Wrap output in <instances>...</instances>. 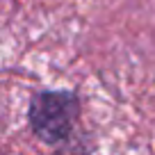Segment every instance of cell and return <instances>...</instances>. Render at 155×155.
<instances>
[{
	"label": "cell",
	"mask_w": 155,
	"mask_h": 155,
	"mask_svg": "<svg viewBox=\"0 0 155 155\" xmlns=\"http://www.w3.org/2000/svg\"><path fill=\"white\" fill-rule=\"evenodd\" d=\"M25 119L41 144L59 148L80 130L82 98L75 89H39L30 96Z\"/></svg>",
	"instance_id": "1"
},
{
	"label": "cell",
	"mask_w": 155,
	"mask_h": 155,
	"mask_svg": "<svg viewBox=\"0 0 155 155\" xmlns=\"http://www.w3.org/2000/svg\"><path fill=\"white\" fill-rule=\"evenodd\" d=\"M96 144H94L91 135L84 130H78L66 144H62L59 148H55L53 155H91Z\"/></svg>",
	"instance_id": "2"
}]
</instances>
